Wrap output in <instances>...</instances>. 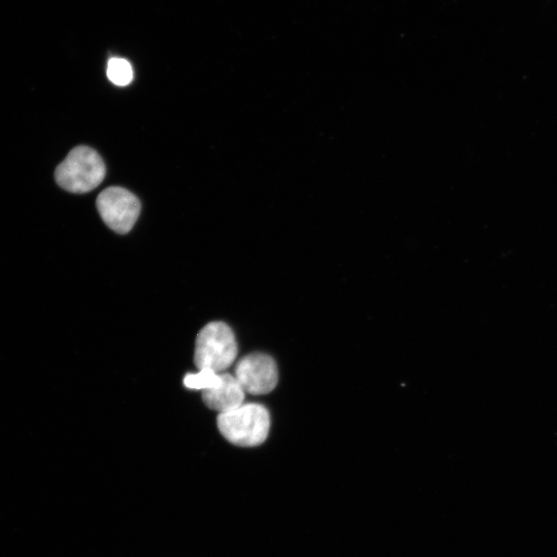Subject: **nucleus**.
<instances>
[{
  "instance_id": "6e6552de",
  "label": "nucleus",
  "mask_w": 557,
  "mask_h": 557,
  "mask_svg": "<svg viewBox=\"0 0 557 557\" xmlns=\"http://www.w3.org/2000/svg\"><path fill=\"white\" fill-rule=\"evenodd\" d=\"M220 381V374L210 369H202L199 373L186 375L184 378V385L189 389L205 391L215 388Z\"/></svg>"
},
{
  "instance_id": "39448f33",
  "label": "nucleus",
  "mask_w": 557,
  "mask_h": 557,
  "mask_svg": "<svg viewBox=\"0 0 557 557\" xmlns=\"http://www.w3.org/2000/svg\"><path fill=\"white\" fill-rule=\"evenodd\" d=\"M235 377L245 390L253 396L268 395L279 381L275 360L265 353H252L240 360Z\"/></svg>"
},
{
  "instance_id": "423d86ee",
  "label": "nucleus",
  "mask_w": 557,
  "mask_h": 557,
  "mask_svg": "<svg viewBox=\"0 0 557 557\" xmlns=\"http://www.w3.org/2000/svg\"><path fill=\"white\" fill-rule=\"evenodd\" d=\"M220 376L221 381L215 388L203 391L206 406L219 414L241 407L246 395L235 376L226 373H220Z\"/></svg>"
},
{
  "instance_id": "f257e3e1",
  "label": "nucleus",
  "mask_w": 557,
  "mask_h": 557,
  "mask_svg": "<svg viewBox=\"0 0 557 557\" xmlns=\"http://www.w3.org/2000/svg\"><path fill=\"white\" fill-rule=\"evenodd\" d=\"M217 424L228 442L240 447H256L268 439L271 417L265 406L243 404L233 411L219 414Z\"/></svg>"
},
{
  "instance_id": "20e7f679",
  "label": "nucleus",
  "mask_w": 557,
  "mask_h": 557,
  "mask_svg": "<svg viewBox=\"0 0 557 557\" xmlns=\"http://www.w3.org/2000/svg\"><path fill=\"white\" fill-rule=\"evenodd\" d=\"M96 206L105 223L120 235L133 229L140 213L137 196L121 187H110L98 195Z\"/></svg>"
},
{
  "instance_id": "7ed1b4c3",
  "label": "nucleus",
  "mask_w": 557,
  "mask_h": 557,
  "mask_svg": "<svg viewBox=\"0 0 557 557\" xmlns=\"http://www.w3.org/2000/svg\"><path fill=\"white\" fill-rule=\"evenodd\" d=\"M238 344L231 327L211 322L199 333L195 342L194 363L200 370L223 373L236 362Z\"/></svg>"
},
{
  "instance_id": "f03ea898",
  "label": "nucleus",
  "mask_w": 557,
  "mask_h": 557,
  "mask_svg": "<svg viewBox=\"0 0 557 557\" xmlns=\"http://www.w3.org/2000/svg\"><path fill=\"white\" fill-rule=\"evenodd\" d=\"M106 177L103 158L95 150L79 146L72 150L55 172L57 184L72 193H86L100 186Z\"/></svg>"
},
{
  "instance_id": "0eeeda50",
  "label": "nucleus",
  "mask_w": 557,
  "mask_h": 557,
  "mask_svg": "<svg viewBox=\"0 0 557 557\" xmlns=\"http://www.w3.org/2000/svg\"><path fill=\"white\" fill-rule=\"evenodd\" d=\"M109 80L120 87L127 86L134 79V71L130 63L122 58H112L108 64Z\"/></svg>"
}]
</instances>
